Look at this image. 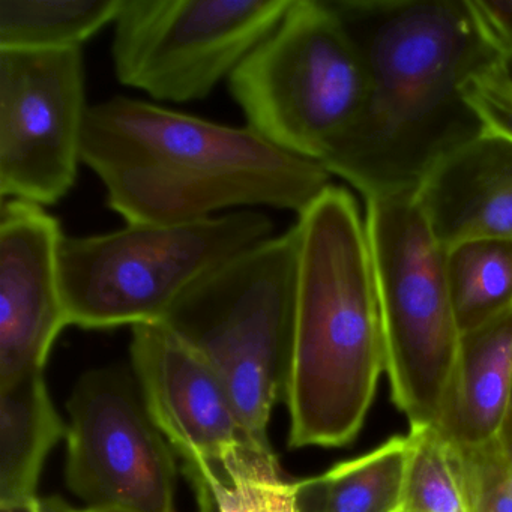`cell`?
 <instances>
[{
	"mask_svg": "<svg viewBox=\"0 0 512 512\" xmlns=\"http://www.w3.org/2000/svg\"><path fill=\"white\" fill-rule=\"evenodd\" d=\"M361 52V115L323 166L365 199L418 190L484 133L464 89L503 61L472 0H331Z\"/></svg>",
	"mask_w": 512,
	"mask_h": 512,
	"instance_id": "1",
	"label": "cell"
},
{
	"mask_svg": "<svg viewBox=\"0 0 512 512\" xmlns=\"http://www.w3.org/2000/svg\"><path fill=\"white\" fill-rule=\"evenodd\" d=\"M82 163L130 226H170L236 208L302 214L332 175L275 148L245 125L227 127L134 98L89 107Z\"/></svg>",
	"mask_w": 512,
	"mask_h": 512,
	"instance_id": "2",
	"label": "cell"
},
{
	"mask_svg": "<svg viewBox=\"0 0 512 512\" xmlns=\"http://www.w3.org/2000/svg\"><path fill=\"white\" fill-rule=\"evenodd\" d=\"M298 292L283 400L290 448H341L364 427L385 371L379 298L358 202L329 185L296 221Z\"/></svg>",
	"mask_w": 512,
	"mask_h": 512,
	"instance_id": "3",
	"label": "cell"
},
{
	"mask_svg": "<svg viewBox=\"0 0 512 512\" xmlns=\"http://www.w3.org/2000/svg\"><path fill=\"white\" fill-rule=\"evenodd\" d=\"M298 268L293 224L191 287L163 322L211 365L248 433L268 452L269 418L284 398L292 359Z\"/></svg>",
	"mask_w": 512,
	"mask_h": 512,
	"instance_id": "4",
	"label": "cell"
},
{
	"mask_svg": "<svg viewBox=\"0 0 512 512\" xmlns=\"http://www.w3.org/2000/svg\"><path fill=\"white\" fill-rule=\"evenodd\" d=\"M272 233L268 215L241 209L191 223L64 236L59 269L68 323L83 329L163 323L191 287Z\"/></svg>",
	"mask_w": 512,
	"mask_h": 512,
	"instance_id": "5",
	"label": "cell"
},
{
	"mask_svg": "<svg viewBox=\"0 0 512 512\" xmlns=\"http://www.w3.org/2000/svg\"><path fill=\"white\" fill-rule=\"evenodd\" d=\"M227 85L250 130L323 163L361 115L367 71L331 0H292Z\"/></svg>",
	"mask_w": 512,
	"mask_h": 512,
	"instance_id": "6",
	"label": "cell"
},
{
	"mask_svg": "<svg viewBox=\"0 0 512 512\" xmlns=\"http://www.w3.org/2000/svg\"><path fill=\"white\" fill-rule=\"evenodd\" d=\"M385 373L410 428L437 425L460 350L446 250L416 191L365 199Z\"/></svg>",
	"mask_w": 512,
	"mask_h": 512,
	"instance_id": "7",
	"label": "cell"
},
{
	"mask_svg": "<svg viewBox=\"0 0 512 512\" xmlns=\"http://www.w3.org/2000/svg\"><path fill=\"white\" fill-rule=\"evenodd\" d=\"M292 0H122L116 79L160 103L203 101L271 35Z\"/></svg>",
	"mask_w": 512,
	"mask_h": 512,
	"instance_id": "8",
	"label": "cell"
},
{
	"mask_svg": "<svg viewBox=\"0 0 512 512\" xmlns=\"http://www.w3.org/2000/svg\"><path fill=\"white\" fill-rule=\"evenodd\" d=\"M67 409L65 478L88 508L176 512L173 448L127 371H89Z\"/></svg>",
	"mask_w": 512,
	"mask_h": 512,
	"instance_id": "9",
	"label": "cell"
},
{
	"mask_svg": "<svg viewBox=\"0 0 512 512\" xmlns=\"http://www.w3.org/2000/svg\"><path fill=\"white\" fill-rule=\"evenodd\" d=\"M82 47L0 49V194L50 206L82 163L86 116Z\"/></svg>",
	"mask_w": 512,
	"mask_h": 512,
	"instance_id": "10",
	"label": "cell"
},
{
	"mask_svg": "<svg viewBox=\"0 0 512 512\" xmlns=\"http://www.w3.org/2000/svg\"><path fill=\"white\" fill-rule=\"evenodd\" d=\"M131 329L137 385L184 467L211 469L227 482L259 467L278 466L274 452L254 442L226 386L196 350L164 323Z\"/></svg>",
	"mask_w": 512,
	"mask_h": 512,
	"instance_id": "11",
	"label": "cell"
},
{
	"mask_svg": "<svg viewBox=\"0 0 512 512\" xmlns=\"http://www.w3.org/2000/svg\"><path fill=\"white\" fill-rule=\"evenodd\" d=\"M61 224L43 206L4 200L0 208V383L44 371L70 326L62 293Z\"/></svg>",
	"mask_w": 512,
	"mask_h": 512,
	"instance_id": "12",
	"label": "cell"
},
{
	"mask_svg": "<svg viewBox=\"0 0 512 512\" xmlns=\"http://www.w3.org/2000/svg\"><path fill=\"white\" fill-rule=\"evenodd\" d=\"M446 251L475 241H512V142L482 133L443 158L416 190Z\"/></svg>",
	"mask_w": 512,
	"mask_h": 512,
	"instance_id": "13",
	"label": "cell"
},
{
	"mask_svg": "<svg viewBox=\"0 0 512 512\" xmlns=\"http://www.w3.org/2000/svg\"><path fill=\"white\" fill-rule=\"evenodd\" d=\"M512 392V310L461 334L436 428L451 445L496 439Z\"/></svg>",
	"mask_w": 512,
	"mask_h": 512,
	"instance_id": "14",
	"label": "cell"
},
{
	"mask_svg": "<svg viewBox=\"0 0 512 512\" xmlns=\"http://www.w3.org/2000/svg\"><path fill=\"white\" fill-rule=\"evenodd\" d=\"M67 427L53 406L44 371L0 383V509L38 502L41 470Z\"/></svg>",
	"mask_w": 512,
	"mask_h": 512,
	"instance_id": "15",
	"label": "cell"
},
{
	"mask_svg": "<svg viewBox=\"0 0 512 512\" xmlns=\"http://www.w3.org/2000/svg\"><path fill=\"white\" fill-rule=\"evenodd\" d=\"M412 442L395 436L322 475L296 482L299 512H400Z\"/></svg>",
	"mask_w": 512,
	"mask_h": 512,
	"instance_id": "16",
	"label": "cell"
},
{
	"mask_svg": "<svg viewBox=\"0 0 512 512\" xmlns=\"http://www.w3.org/2000/svg\"><path fill=\"white\" fill-rule=\"evenodd\" d=\"M121 7L122 0H0V49L82 47Z\"/></svg>",
	"mask_w": 512,
	"mask_h": 512,
	"instance_id": "17",
	"label": "cell"
},
{
	"mask_svg": "<svg viewBox=\"0 0 512 512\" xmlns=\"http://www.w3.org/2000/svg\"><path fill=\"white\" fill-rule=\"evenodd\" d=\"M446 277L461 334L512 310V241H475L446 251Z\"/></svg>",
	"mask_w": 512,
	"mask_h": 512,
	"instance_id": "18",
	"label": "cell"
},
{
	"mask_svg": "<svg viewBox=\"0 0 512 512\" xmlns=\"http://www.w3.org/2000/svg\"><path fill=\"white\" fill-rule=\"evenodd\" d=\"M400 512H467L451 448L436 425L412 427Z\"/></svg>",
	"mask_w": 512,
	"mask_h": 512,
	"instance_id": "19",
	"label": "cell"
},
{
	"mask_svg": "<svg viewBox=\"0 0 512 512\" xmlns=\"http://www.w3.org/2000/svg\"><path fill=\"white\" fill-rule=\"evenodd\" d=\"M449 448L467 512H512V482L497 439Z\"/></svg>",
	"mask_w": 512,
	"mask_h": 512,
	"instance_id": "20",
	"label": "cell"
},
{
	"mask_svg": "<svg viewBox=\"0 0 512 512\" xmlns=\"http://www.w3.org/2000/svg\"><path fill=\"white\" fill-rule=\"evenodd\" d=\"M196 470L208 482L221 512H299L295 484L283 481L280 466L259 467L229 482L211 469Z\"/></svg>",
	"mask_w": 512,
	"mask_h": 512,
	"instance_id": "21",
	"label": "cell"
},
{
	"mask_svg": "<svg viewBox=\"0 0 512 512\" xmlns=\"http://www.w3.org/2000/svg\"><path fill=\"white\" fill-rule=\"evenodd\" d=\"M484 133L512 142V83L502 70V62L470 80L464 89Z\"/></svg>",
	"mask_w": 512,
	"mask_h": 512,
	"instance_id": "22",
	"label": "cell"
},
{
	"mask_svg": "<svg viewBox=\"0 0 512 512\" xmlns=\"http://www.w3.org/2000/svg\"><path fill=\"white\" fill-rule=\"evenodd\" d=\"M473 10L502 58L512 56V0H472Z\"/></svg>",
	"mask_w": 512,
	"mask_h": 512,
	"instance_id": "23",
	"label": "cell"
},
{
	"mask_svg": "<svg viewBox=\"0 0 512 512\" xmlns=\"http://www.w3.org/2000/svg\"><path fill=\"white\" fill-rule=\"evenodd\" d=\"M185 475L190 479L193 485L194 493H196L197 509L199 512H221L218 506L217 499L212 494L208 482L203 478L199 470L191 469V467H184Z\"/></svg>",
	"mask_w": 512,
	"mask_h": 512,
	"instance_id": "24",
	"label": "cell"
},
{
	"mask_svg": "<svg viewBox=\"0 0 512 512\" xmlns=\"http://www.w3.org/2000/svg\"><path fill=\"white\" fill-rule=\"evenodd\" d=\"M496 439L497 443H499L500 452H502L503 460H505L506 469H508L509 478H511L512 482V392L505 418H503Z\"/></svg>",
	"mask_w": 512,
	"mask_h": 512,
	"instance_id": "25",
	"label": "cell"
},
{
	"mask_svg": "<svg viewBox=\"0 0 512 512\" xmlns=\"http://www.w3.org/2000/svg\"><path fill=\"white\" fill-rule=\"evenodd\" d=\"M38 509L40 512H125L121 509H104V508H73V506L67 505L62 502L61 499H50L38 500Z\"/></svg>",
	"mask_w": 512,
	"mask_h": 512,
	"instance_id": "26",
	"label": "cell"
},
{
	"mask_svg": "<svg viewBox=\"0 0 512 512\" xmlns=\"http://www.w3.org/2000/svg\"><path fill=\"white\" fill-rule=\"evenodd\" d=\"M502 70H503V73L506 74V77H508V79L511 80V83H512V56H509V58L503 59Z\"/></svg>",
	"mask_w": 512,
	"mask_h": 512,
	"instance_id": "27",
	"label": "cell"
},
{
	"mask_svg": "<svg viewBox=\"0 0 512 512\" xmlns=\"http://www.w3.org/2000/svg\"><path fill=\"white\" fill-rule=\"evenodd\" d=\"M40 500V499H38ZM0 512H40L38 509V502L35 505L28 506V508H19V509H0Z\"/></svg>",
	"mask_w": 512,
	"mask_h": 512,
	"instance_id": "28",
	"label": "cell"
}]
</instances>
